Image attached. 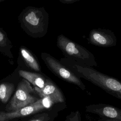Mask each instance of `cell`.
Returning a JSON list of instances; mask_svg holds the SVG:
<instances>
[{"label": "cell", "instance_id": "obj_1", "mask_svg": "<svg viewBox=\"0 0 121 121\" xmlns=\"http://www.w3.org/2000/svg\"><path fill=\"white\" fill-rule=\"evenodd\" d=\"M73 72L100 87L109 94L121 100V81L104 74L93 67L77 63L72 66Z\"/></svg>", "mask_w": 121, "mask_h": 121}, {"label": "cell", "instance_id": "obj_2", "mask_svg": "<svg viewBox=\"0 0 121 121\" xmlns=\"http://www.w3.org/2000/svg\"><path fill=\"white\" fill-rule=\"evenodd\" d=\"M19 19L24 31L33 37H42L47 33L48 16L43 8L27 7Z\"/></svg>", "mask_w": 121, "mask_h": 121}, {"label": "cell", "instance_id": "obj_3", "mask_svg": "<svg viewBox=\"0 0 121 121\" xmlns=\"http://www.w3.org/2000/svg\"><path fill=\"white\" fill-rule=\"evenodd\" d=\"M58 47L69 57L78 63L89 67L97 66L94 55L84 47L62 35L58 36Z\"/></svg>", "mask_w": 121, "mask_h": 121}, {"label": "cell", "instance_id": "obj_4", "mask_svg": "<svg viewBox=\"0 0 121 121\" xmlns=\"http://www.w3.org/2000/svg\"><path fill=\"white\" fill-rule=\"evenodd\" d=\"M42 58L49 69L55 75L63 80L78 86L82 90L86 89V86L72 71L60 63L57 60L46 53H43Z\"/></svg>", "mask_w": 121, "mask_h": 121}, {"label": "cell", "instance_id": "obj_5", "mask_svg": "<svg viewBox=\"0 0 121 121\" xmlns=\"http://www.w3.org/2000/svg\"><path fill=\"white\" fill-rule=\"evenodd\" d=\"M34 90L28 82L23 79L18 84L17 89L8 106V110L11 112L34 103L38 100L31 93Z\"/></svg>", "mask_w": 121, "mask_h": 121}, {"label": "cell", "instance_id": "obj_6", "mask_svg": "<svg viewBox=\"0 0 121 121\" xmlns=\"http://www.w3.org/2000/svg\"><path fill=\"white\" fill-rule=\"evenodd\" d=\"M87 40L88 43L101 47H112L117 43V38L112 31L100 28L91 30Z\"/></svg>", "mask_w": 121, "mask_h": 121}, {"label": "cell", "instance_id": "obj_7", "mask_svg": "<svg viewBox=\"0 0 121 121\" xmlns=\"http://www.w3.org/2000/svg\"><path fill=\"white\" fill-rule=\"evenodd\" d=\"M86 112L98 115L100 118L105 117L121 121V109L105 104H91L86 107Z\"/></svg>", "mask_w": 121, "mask_h": 121}, {"label": "cell", "instance_id": "obj_8", "mask_svg": "<svg viewBox=\"0 0 121 121\" xmlns=\"http://www.w3.org/2000/svg\"><path fill=\"white\" fill-rule=\"evenodd\" d=\"M44 108L45 107L42 104V99H40L34 103L30 104L16 111L7 112H0V121H7L16 118L28 116L44 109Z\"/></svg>", "mask_w": 121, "mask_h": 121}, {"label": "cell", "instance_id": "obj_9", "mask_svg": "<svg viewBox=\"0 0 121 121\" xmlns=\"http://www.w3.org/2000/svg\"><path fill=\"white\" fill-rule=\"evenodd\" d=\"M34 89L40 96L43 98H48L52 104L62 103L64 101V96L61 91L48 79H46L45 86L43 88L34 87Z\"/></svg>", "mask_w": 121, "mask_h": 121}, {"label": "cell", "instance_id": "obj_10", "mask_svg": "<svg viewBox=\"0 0 121 121\" xmlns=\"http://www.w3.org/2000/svg\"><path fill=\"white\" fill-rule=\"evenodd\" d=\"M18 72L21 77L32 84L35 87L43 88L44 86L46 79L42 75L23 70H19Z\"/></svg>", "mask_w": 121, "mask_h": 121}, {"label": "cell", "instance_id": "obj_11", "mask_svg": "<svg viewBox=\"0 0 121 121\" xmlns=\"http://www.w3.org/2000/svg\"><path fill=\"white\" fill-rule=\"evenodd\" d=\"M20 51L21 56L27 65L31 69L39 71L40 70L39 65L32 53L26 48L23 47L20 49Z\"/></svg>", "mask_w": 121, "mask_h": 121}, {"label": "cell", "instance_id": "obj_12", "mask_svg": "<svg viewBox=\"0 0 121 121\" xmlns=\"http://www.w3.org/2000/svg\"><path fill=\"white\" fill-rule=\"evenodd\" d=\"M14 85L10 83L4 82L0 84V100L3 103L9 101L14 90Z\"/></svg>", "mask_w": 121, "mask_h": 121}, {"label": "cell", "instance_id": "obj_13", "mask_svg": "<svg viewBox=\"0 0 121 121\" xmlns=\"http://www.w3.org/2000/svg\"><path fill=\"white\" fill-rule=\"evenodd\" d=\"M81 114L78 111L72 112L68 116L67 121H81Z\"/></svg>", "mask_w": 121, "mask_h": 121}, {"label": "cell", "instance_id": "obj_14", "mask_svg": "<svg viewBox=\"0 0 121 121\" xmlns=\"http://www.w3.org/2000/svg\"><path fill=\"white\" fill-rule=\"evenodd\" d=\"M8 39L5 34L0 30V47H5L7 45Z\"/></svg>", "mask_w": 121, "mask_h": 121}, {"label": "cell", "instance_id": "obj_15", "mask_svg": "<svg viewBox=\"0 0 121 121\" xmlns=\"http://www.w3.org/2000/svg\"><path fill=\"white\" fill-rule=\"evenodd\" d=\"M96 121H121L117 120V119H115L103 117V118H100V119L97 120Z\"/></svg>", "mask_w": 121, "mask_h": 121}, {"label": "cell", "instance_id": "obj_16", "mask_svg": "<svg viewBox=\"0 0 121 121\" xmlns=\"http://www.w3.org/2000/svg\"><path fill=\"white\" fill-rule=\"evenodd\" d=\"M79 0H60V1L64 4H71Z\"/></svg>", "mask_w": 121, "mask_h": 121}, {"label": "cell", "instance_id": "obj_17", "mask_svg": "<svg viewBox=\"0 0 121 121\" xmlns=\"http://www.w3.org/2000/svg\"><path fill=\"white\" fill-rule=\"evenodd\" d=\"M29 121H42L41 120L37 119H34V120H31Z\"/></svg>", "mask_w": 121, "mask_h": 121}, {"label": "cell", "instance_id": "obj_18", "mask_svg": "<svg viewBox=\"0 0 121 121\" xmlns=\"http://www.w3.org/2000/svg\"><path fill=\"white\" fill-rule=\"evenodd\" d=\"M0 1H1V0H0Z\"/></svg>", "mask_w": 121, "mask_h": 121}]
</instances>
